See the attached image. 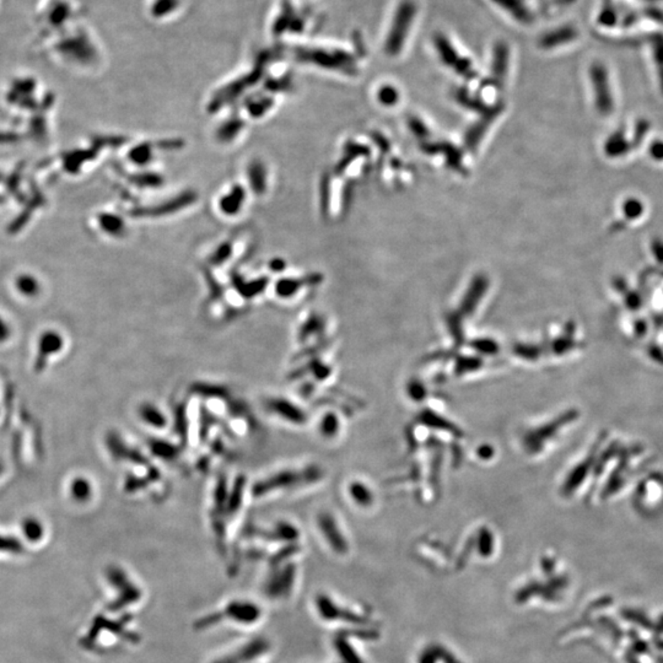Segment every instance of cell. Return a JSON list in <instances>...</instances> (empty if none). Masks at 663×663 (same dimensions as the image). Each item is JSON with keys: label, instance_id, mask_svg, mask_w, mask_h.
Wrapping results in <instances>:
<instances>
[{"label": "cell", "instance_id": "obj_3", "mask_svg": "<svg viewBox=\"0 0 663 663\" xmlns=\"http://www.w3.org/2000/svg\"><path fill=\"white\" fill-rule=\"evenodd\" d=\"M139 416L148 425L154 426L157 429H163L168 424L166 416H163L161 410L159 409L157 405H151V403H144L141 405Z\"/></svg>", "mask_w": 663, "mask_h": 663}, {"label": "cell", "instance_id": "obj_2", "mask_svg": "<svg viewBox=\"0 0 663 663\" xmlns=\"http://www.w3.org/2000/svg\"><path fill=\"white\" fill-rule=\"evenodd\" d=\"M267 409L292 423H302L305 418L301 410L297 409V407L289 403L285 399H269L267 402Z\"/></svg>", "mask_w": 663, "mask_h": 663}, {"label": "cell", "instance_id": "obj_4", "mask_svg": "<svg viewBox=\"0 0 663 663\" xmlns=\"http://www.w3.org/2000/svg\"><path fill=\"white\" fill-rule=\"evenodd\" d=\"M17 289L25 295H33L38 290V281L35 276L30 274H22L17 278Z\"/></svg>", "mask_w": 663, "mask_h": 663}, {"label": "cell", "instance_id": "obj_5", "mask_svg": "<svg viewBox=\"0 0 663 663\" xmlns=\"http://www.w3.org/2000/svg\"><path fill=\"white\" fill-rule=\"evenodd\" d=\"M90 486L87 484L85 480H79L76 481V486H74V494L78 497H80L81 500L87 499V496L90 495Z\"/></svg>", "mask_w": 663, "mask_h": 663}, {"label": "cell", "instance_id": "obj_1", "mask_svg": "<svg viewBox=\"0 0 663 663\" xmlns=\"http://www.w3.org/2000/svg\"><path fill=\"white\" fill-rule=\"evenodd\" d=\"M302 479H303V475L301 473H297V472H292V470L279 472V473L272 475L269 478L257 483L254 488V495L260 497V496L265 495V494L272 493V491L285 489V488L294 486V484H297V481H301Z\"/></svg>", "mask_w": 663, "mask_h": 663}]
</instances>
